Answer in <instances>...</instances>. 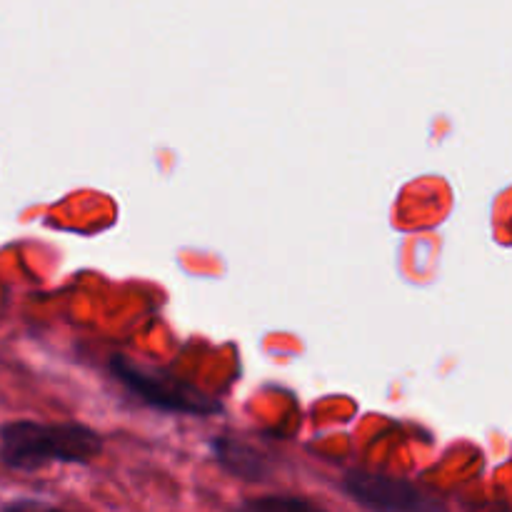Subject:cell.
I'll list each match as a JSON object with an SVG mask.
<instances>
[{
    "label": "cell",
    "mask_w": 512,
    "mask_h": 512,
    "mask_svg": "<svg viewBox=\"0 0 512 512\" xmlns=\"http://www.w3.org/2000/svg\"><path fill=\"white\" fill-rule=\"evenodd\" d=\"M110 373L135 400L153 410L190 415V418H213L223 410L218 398L203 393L188 380L178 378L170 370L135 363L123 353H115L110 358Z\"/></svg>",
    "instance_id": "obj_2"
},
{
    "label": "cell",
    "mask_w": 512,
    "mask_h": 512,
    "mask_svg": "<svg viewBox=\"0 0 512 512\" xmlns=\"http://www.w3.org/2000/svg\"><path fill=\"white\" fill-rule=\"evenodd\" d=\"M343 490L353 503L368 510L385 512H413V510H433L440 508L438 500L420 490L418 485L405 478H393L383 473H363L353 470L345 475Z\"/></svg>",
    "instance_id": "obj_3"
},
{
    "label": "cell",
    "mask_w": 512,
    "mask_h": 512,
    "mask_svg": "<svg viewBox=\"0 0 512 512\" xmlns=\"http://www.w3.org/2000/svg\"><path fill=\"white\" fill-rule=\"evenodd\" d=\"M213 455L230 475L248 480V483H265L273 473L270 463L258 450L240 443V440L228 438V435H220V438L213 440Z\"/></svg>",
    "instance_id": "obj_4"
},
{
    "label": "cell",
    "mask_w": 512,
    "mask_h": 512,
    "mask_svg": "<svg viewBox=\"0 0 512 512\" xmlns=\"http://www.w3.org/2000/svg\"><path fill=\"white\" fill-rule=\"evenodd\" d=\"M100 453L103 438L83 423L10 420L0 428V460L18 473H35L45 465H88Z\"/></svg>",
    "instance_id": "obj_1"
},
{
    "label": "cell",
    "mask_w": 512,
    "mask_h": 512,
    "mask_svg": "<svg viewBox=\"0 0 512 512\" xmlns=\"http://www.w3.org/2000/svg\"><path fill=\"white\" fill-rule=\"evenodd\" d=\"M245 508L273 512V510H313L315 505L300 498H258V500H248Z\"/></svg>",
    "instance_id": "obj_5"
}]
</instances>
